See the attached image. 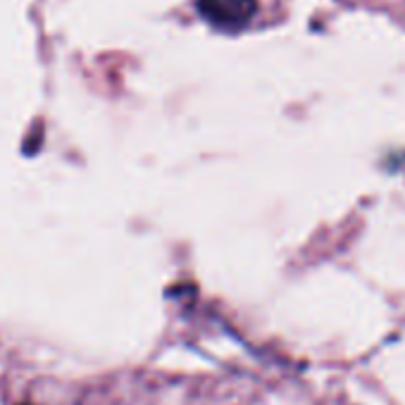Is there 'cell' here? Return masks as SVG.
Segmentation results:
<instances>
[{
  "label": "cell",
  "mask_w": 405,
  "mask_h": 405,
  "mask_svg": "<svg viewBox=\"0 0 405 405\" xmlns=\"http://www.w3.org/2000/svg\"><path fill=\"white\" fill-rule=\"evenodd\" d=\"M198 10L208 22L225 29H239L253 20L258 0H198Z\"/></svg>",
  "instance_id": "6da1fadb"
}]
</instances>
